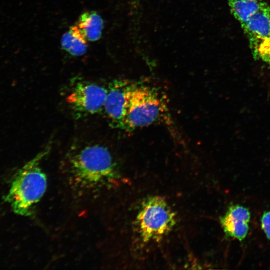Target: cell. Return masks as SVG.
I'll use <instances>...</instances> for the list:
<instances>
[{"label": "cell", "mask_w": 270, "mask_h": 270, "mask_svg": "<svg viewBox=\"0 0 270 270\" xmlns=\"http://www.w3.org/2000/svg\"><path fill=\"white\" fill-rule=\"evenodd\" d=\"M49 150L50 148H46L16 174L5 198L16 214L30 216L34 206L44 195L47 178L39 165Z\"/></svg>", "instance_id": "3"}, {"label": "cell", "mask_w": 270, "mask_h": 270, "mask_svg": "<svg viewBox=\"0 0 270 270\" xmlns=\"http://www.w3.org/2000/svg\"><path fill=\"white\" fill-rule=\"evenodd\" d=\"M250 213L246 207L236 204L230 206L220 218L225 234L240 241L247 236L249 230Z\"/></svg>", "instance_id": "8"}, {"label": "cell", "mask_w": 270, "mask_h": 270, "mask_svg": "<svg viewBox=\"0 0 270 270\" xmlns=\"http://www.w3.org/2000/svg\"><path fill=\"white\" fill-rule=\"evenodd\" d=\"M261 225L267 238L270 240V210L263 214L261 219Z\"/></svg>", "instance_id": "12"}, {"label": "cell", "mask_w": 270, "mask_h": 270, "mask_svg": "<svg viewBox=\"0 0 270 270\" xmlns=\"http://www.w3.org/2000/svg\"><path fill=\"white\" fill-rule=\"evenodd\" d=\"M176 222V214L166 200L160 196H152L142 202L135 226L142 242L148 244L162 240Z\"/></svg>", "instance_id": "4"}, {"label": "cell", "mask_w": 270, "mask_h": 270, "mask_svg": "<svg viewBox=\"0 0 270 270\" xmlns=\"http://www.w3.org/2000/svg\"><path fill=\"white\" fill-rule=\"evenodd\" d=\"M88 40L96 42L102 36L104 22L102 17L94 12L84 13L77 25Z\"/></svg>", "instance_id": "11"}, {"label": "cell", "mask_w": 270, "mask_h": 270, "mask_svg": "<svg viewBox=\"0 0 270 270\" xmlns=\"http://www.w3.org/2000/svg\"><path fill=\"white\" fill-rule=\"evenodd\" d=\"M133 83L118 80L110 84L104 110L114 128L125 130L129 93Z\"/></svg>", "instance_id": "6"}, {"label": "cell", "mask_w": 270, "mask_h": 270, "mask_svg": "<svg viewBox=\"0 0 270 270\" xmlns=\"http://www.w3.org/2000/svg\"><path fill=\"white\" fill-rule=\"evenodd\" d=\"M62 48L74 56L84 55L88 48L87 40L78 26H72L62 37Z\"/></svg>", "instance_id": "10"}, {"label": "cell", "mask_w": 270, "mask_h": 270, "mask_svg": "<svg viewBox=\"0 0 270 270\" xmlns=\"http://www.w3.org/2000/svg\"><path fill=\"white\" fill-rule=\"evenodd\" d=\"M234 17L243 26L268 4L263 0H226Z\"/></svg>", "instance_id": "9"}, {"label": "cell", "mask_w": 270, "mask_h": 270, "mask_svg": "<svg viewBox=\"0 0 270 270\" xmlns=\"http://www.w3.org/2000/svg\"><path fill=\"white\" fill-rule=\"evenodd\" d=\"M172 122L166 95L156 87L133 83L128 95L125 130L155 124L170 125Z\"/></svg>", "instance_id": "2"}, {"label": "cell", "mask_w": 270, "mask_h": 270, "mask_svg": "<svg viewBox=\"0 0 270 270\" xmlns=\"http://www.w3.org/2000/svg\"><path fill=\"white\" fill-rule=\"evenodd\" d=\"M69 166L74 182L84 190L110 188L118 178L110 152L102 146L84 148L70 156Z\"/></svg>", "instance_id": "1"}, {"label": "cell", "mask_w": 270, "mask_h": 270, "mask_svg": "<svg viewBox=\"0 0 270 270\" xmlns=\"http://www.w3.org/2000/svg\"><path fill=\"white\" fill-rule=\"evenodd\" d=\"M108 89L86 82L78 83L67 97L72 108L79 113L94 114L104 110Z\"/></svg>", "instance_id": "5"}, {"label": "cell", "mask_w": 270, "mask_h": 270, "mask_svg": "<svg viewBox=\"0 0 270 270\" xmlns=\"http://www.w3.org/2000/svg\"><path fill=\"white\" fill-rule=\"evenodd\" d=\"M252 54L270 45V7L266 4L242 26Z\"/></svg>", "instance_id": "7"}]
</instances>
